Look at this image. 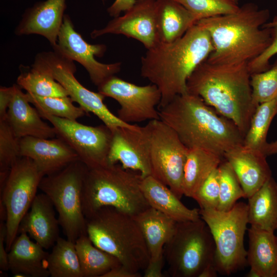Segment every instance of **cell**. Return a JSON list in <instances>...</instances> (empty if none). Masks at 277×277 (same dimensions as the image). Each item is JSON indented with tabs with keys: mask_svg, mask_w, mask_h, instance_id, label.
<instances>
[{
	"mask_svg": "<svg viewBox=\"0 0 277 277\" xmlns=\"http://www.w3.org/2000/svg\"><path fill=\"white\" fill-rule=\"evenodd\" d=\"M248 200L250 226L274 232L277 229V183L275 180L270 177Z\"/></svg>",
	"mask_w": 277,
	"mask_h": 277,
	"instance_id": "cell-28",
	"label": "cell"
},
{
	"mask_svg": "<svg viewBox=\"0 0 277 277\" xmlns=\"http://www.w3.org/2000/svg\"><path fill=\"white\" fill-rule=\"evenodd\" d=\"M103 2H105L106 0H102Z\"/></svg>",
	"mask_w": 277,
	"mask_h": 277,
	"instance_id": "cell-49",
	"label": "cell"
},
{
	"mask_svg": "<svg viewBox=\"0 0 277 277\" xmlns=\"http://www.w3.org/2000/svg\"><path fill=\"white\" fill-rule=\"evenodd\" d=\"M199 212L214 240L218 273L229 275L243 269L248 264L244 244L248 224L247 204L237 202L227 211L200 209Z\"/></svg>",
	"mask_w": 277,
	"mask_h": 277,
	"instance_id": "cell-9",
	"label": "cell"
},
{
	"mask_svg": "<svg viewBox=\"0 0 277 277\" xmlns=\"http://www.w3.org/2000/svg\"><path fill=\"white\" fill-rule=\"evenodd\" d=\"M54 208L45 193L36 194L19 224L18 234L26 233L45 249L52 247L60 237V224Z\"/></svg>",
	"mask_w": 277,
	"mask_h": 277,
	"instance_id": "cell-21",
	"label": "cell"
},
{
	"mask_svg": "<svg viewBox=\"0 0 277 277\" xmlns=\"http://www.w3.org/2000/svg\"><path fill=\"white\" fill-rule=\"evenodd\" d=\"M159 111L160 119L189 149L201 148L224 157L227 152L243 145L244 136L234 123L196 95H177Z\"/></svg>",
	"mask_w": 277,
	"mask_h": 277,
	"instance_id": "cell-3",
	"label": "cell"
},
{
	"mask_svg": "<svg viewBox=\"0 0 277 277\" xmlns=\"http://www.w3.org/2000/svg\"><path fill=\"white\" fill-rule=\"evenodd\" d=\"M215 255L212 234L201 217L177 222L164 248L168 271L172 277H199L207 267L215 265Z\"/></svg>",
	"mask_w": 277,
	"mask_h": 277,
	"instance_id": "cell-7",
	"label": "cell"
},
{
	"mask_svg": "<svg viewBox=\"0 0 277 277\" xmlns=\"http://www.w3.org/2000/svg\"><path fill=\"white\" fill-rule=\"evenodd\" d=\"M247 263L249 277H277V236L250 226L248 229Z\"/></svg>",
	"mask_w": 277,
	"mask_h": 277,
	"instance_id": "cell-24",
	"label": "cell"
},
{
	"mask_svg": "<svg viewBox=\"0 0 277 277\" xmlns=\"http://www.w3.org/2000/svg\"><path fill=\"white\" fill-rule=\"evenodd\" d=\"M187 91L233 122L245 136L256 108L248 63L215 65L206 60L188 78Z\"/></svg>",
	"mask_w": 277,
	"mask_h": 277,
	"instance_id": "cell-4",
	"label": "cell"
},
{
	"mask_svg": "<svg viewBox=\"0 0 277 277\" xmlns=\"http://www.w3.org/2000/svg\"><path fill=\"white\" fill-rule=\"evenodd\" d=\"M6 227L5 222H0V269L6 271L9 270L8 253L6 246Z\"/></svg>",
	"mask_w": 277,
	"mask_h": 277,
	"instance_id": "cell-41",
	"label": "cell"
},
{
	"mask_svg": "<svg viewBox=\"0 0 277 277\" xmlns=\"http://www.w3.org/2000/svg\"><path fill=\"white\" fill-rule=\"evenodd\" d=\"M224 157L235 173L246 198L253 195L272 177L266 156L260 150L242 145L225 153Z\"/></svg>",
	"mask_w": 277,
	"mask_h": 277,
	"instance_id": "cell-20",
	"label": "cell"
},
{
	"mask_svg": "<svg viewBox=\"0 0 277 277\" xmlns=\"http://www.w3.org/2000/svg\"><path fill=\"white\" fill-rule=\"evenodd\" d=\"M29 102L33 105L39 113L76 121L87 113L80 106L73 104L69 96L62 97H42L27 93Z\"/></svg>",
	"mask_w": 277,
	"mask_h": 277,
	"instance_id": "cell-34",
	"label": "cell"
},
{
	"mask_svg": "<svg viewBox=\"0 0 277 277\" xmlns=\"http://www.w3.org/2000/svg\"><path fill=\"white\" fill-rule=\"evenodd\" d=\"M269 16V10L248 3L235 12L198 21L196 24L208 32L213 47L206 61L232 65L256 58L272 42L270 29L264 26Z\"/></svg>",
	"mask_w": 277,
	"mask_h": 277,
	"instance_id": "cell-2",
	"label": "cell"
},
{
	"mask_svg": "<svg viewBox=\"0 0 277 277\" xmlns=\"http://www.w3.org/2000/svg\"><path fill=\"white\" fill-rule=\"evenodd\" d=\"M142 179L139 172L117 163L88 168L82 192L86 219L105 206L132 216L149 208L141 187Z\"/></svg>",
	"mask_w": 277,
	"mask_h": 277,
	"instance_id": "cell-5",
	"label": "cell"
},
{
	"mask_svg": "<svg viewBox=\"0 0 277 277\" xmlns=\"http://www.w3.org/2000/svg\"><path fill=\"white\" fill-rule=\"evenodd\" d=\"M217 270L215 265H211L204 269L199 277H216L217 276Z\"/></svg>",
	"mask_w": 277,
	"mask_h": 277,
	"instance_id": "cell-47",
	"label": "cell"
},
{
	"mask_svg": "<svg viewBox=\"0 0 277 277\" xmlns=\"http://www.w3.org/2000/svg\"><path fill=\"white\" fill-rule=\"evenodd\" d=\"M86 230L96 246L114 256L129 270L140 272L146 268L149 254L133 216L103 207L86 219Z\"/></svg>",
	"mask_w": 277,
	"mask_h": 277,
	"instance_id": "cell-6",
	"label": "cell"
},
{
	"mask_svg": "<svg viewBox=\"0 0 277 277\" xmlns=\"http://www.w3.org/2000/svg\"><path fill=\"white\" fill-rule=\"evenodd\" d=\"M220 198L217 210L231 209L241 198H246L244 190L232 167L225 159L218 167Z\"/></svg>",
	"mask_w": 277,
	"mask_h": 277,
	"instance_id": "cell-35",
	"label": "cell"
},
{
	"mask_svg": "<svg viewBox=\"0 0 277 277\" xmlns=\"http://www.w3.org/2000/svg\"><path fill=\"white\" fill-rule=\"evenodd\" d=\"M19 140L6 118L0 120V173L8 174L21 157Z\"/></svg>",
	"mask_w": 277,
	"mask_h": 277,
	"instance_id": "cell-37",
	"label": "cell"
},
{
	"mask_svg": "<svg viewBox=\"0 0 277 277\" xmlns=\"http://www.w3.org/2000/svg\"><path fill=\"white\" fill-rule=\"evenodd\" d=\"M156 19L162 43L180 38L198 21L194 14L175 0H156Z\"/></svg>",
	"mask_w": 277,
	"mask_h": 277,
	"instance_id": "cell-27",
	"label": "cell"
},
{
	"mask_svg": "<svg viewBox=\"0 0 277 277\" xmlns=\"http://www.w3.org/2000/svg\"><path fill=\"white\" fill-rule=\"evenodd\" d=\"M14 93L6 119L18 138L30 136L44 138L56 136L54 127L44 122L36 108L30 105L27 93L14 84Z\"/></svg>",
	"mask_w": 277,
	"mask_h": 277,
	"instance_id": "cell-22",
	"label": "cell"
},
{
	"mask_svg": "<svg viewBox=\"0 0 277 277\" xmlns=\"http://www.w3.org/2000/svg\"><path fill=\"white\" fill-rule=\"evenodd\" d=\"M83 277H102L112 268L121 265L112 254L96 246L87 234L75 242Z\"/></svg>",
	"mask_w": 277,
	"mask_h": 277,
	"instance_id": "cell-30",
	"label": "cell"
},
{
	"mask_svg": "<svg viewBox=\"0 0 277 277\" xmlns=\"http://www.w3.org/2000/svg\"><path fill=\"white\" fill-rule=\"evenodd\" d=\"M43 174L33 161L21 157L11 168L2 189L0 203L6 212V246L8 252L18 234L19 224L36 195Z\"/></svg>",
	"mask_w": 277,
	"mask_h": 277,
	"instance_id": "cell-10",
	"label": "cell"
},
{
	"mask_svg": "<svg viewBox=\"0 0 277 277\" xmlns=\"http://www.w3.org/2000/svg\"><path fill=\"white\" fill-rule=\"evenodd\" d=\"M88 168L80 160L44 176L39 189L50 199L58 214L66 239L74 243L87 234L86 219L82 207V192Z\"/></svg>",
	"mask_w": 277,
	"mask_h": 277,
	"instance_id": "cell-8",
	"label": "cell"
},
{
	"mask_svg": "<svg viewBox=\"0 0 277 277\" xmlns=\"http://www.w3.org/2000/svg\"><path fill=\"white\" fill-rule=\"evenodd\" d=\"M224 159L223 156L205 149L189 148L184 168V195L193 198L206 179L218 168Z\"/></svg>",
	"mask_w": 277,
	"mask_h": 277,
	"instance_id": "cell-29",
	"label": "cell"
},
{
	"mask_svg": "<svg viewBox=\"0 0 277 277\" xmlns=\"http://www.w3.org/2000/svg\"><path fill=\"white\" fill-rule=\"evenodd\" d=\"M118 163L124 169L139 172L143 179L151 175L148 123L144 126L119 127L112 132L108 164Z\"/></svg>",
	"mask_w": 277,
	"mask_h": 277,
	"instance_id": "cell-16",
	"label": "cell"
},
{
	"mask_svg": "<svg viewBox=\"0 0 277 277\" xmlns=\"http://www.w3.org/2000/svg\"><path fill=\"white\" fill-rule=\"evenodd\" d=\"M164 260L157 261L154 262H148L144 270V277H163V267Z\"/></svg>",
	"mask_w": 277,
	"mask_h": 277,
	"instance_id": "cell-45",
	"label": "cell"
},
{
	"mask_svg": "<svg viewBox=\"0 0 277 277\" xmlns=\"http://www.w3.org/2000/svg\"><path fill=\"white\" fill-rule=\"evenodd\" d=\"M253 103H261L277 97V60L267 70L251 74Z\"/></svg>",
	"mask_w": 277,
	"mask_h": 277,
	"instance_id": "cell-36",
	"label": "cell"
},
{
	"mask_svg": "<svg viewBox=\"0 0 277 277\" xmlns=\"http://www.w3.org/2000/svg\"><path fill=\"white\" fill-rule=\"evenodd\" d=\"M20 155L31 159L44 176L54 173L73 162L77 154L63 140L25 136L20 138Z\"/></svg>",
	"mask_w": 277,
	"mask_h": 277,
	"instance_id": "cell-18",
	"label": "cell"
},
{
	"mask_svg": "<svg viewBox=\"0 0 277 277\" xmlns=\"http://www.w3.org/2000/svg\"><path fill=\"white\" fill-rule=\"evenodd\" d=\"M141 187L150 206L176 222L200 218V209H190L166 185L151 175L142 179Z\"/></svg>",
	"mask_w": 277,
	"mask_h": 277,
	"instance_id": "cell-25",
	"label": "cell"
},
{
	"mask_svg": "<svg viewBox=\"0 0 277 277\" xmlns=\"http://www.w3.org/2000/svg\"><path fill=\"white\" fill-rule=\"evenodd\" d=\"M141 276L140 272H133L121 264L112 268L102 277H140Z\"/></svg>",
	"mask_w": 277,
	"mask_h": 277,
	"instance_id": "cell-44",
	"label": "cell"
},
{
	"mask_svg": "<svg viewBox=\"0 0 277 277\" xmlns=\"http://www.w3.org/2000/svg\"><path fill=\"white\" fill-rule=\"evenodd\" d=\"M231 1L237 4H238L239 1V0H231Z\"/></svg>",
	"mask_w": 277,
	"mask_h": 277,
	"instance_id": "cell-48",
	"label": "cell"
},
{
	"mask_svg": "<svg viewBox=\"0 0 277 277\" xmlns=\"http://www.w3.org/2000/svg\"><path fill=\"white\" fill-rule=\"evenodd\" d=\"M220 182L218 168L206 179L193 198L200 209H217L219 204Z\"/></svg>",
	"mask_w": 277,
	"mask_h": 277,
	"instance_id": "cell-39",
	"label": "cell"
},
{
	"mask_svg": "<svg viewBox=\"0 0 277 277\" xmlns=\"http://www.w3.org/2000/svg\"><path fill=\"white\" fill-rule=\"evenodd\" d=\"M213 50L208 32L195 24L180 38L159 42L147 50L141 57V75L160 90L159 110L176 95L187 92L188 78Z\"/></svg>",
	"mask_w": 277,
	"mask_h": 277,
	"instance_id": "cell-1",
	"label": "cell"
},
{
	"mask_svg": "<svg viewBox=\"0 0 277 277\" xmlns=\"http://www.w3.org/2000/svg\"><path fill=\"white\" fill-rule=\"evenodd\" d=\"M54 51L62 56L81 64L97 87L110 77L119 72L122 63L103 64L94 56L104 55L107 47L104 44H90L75 29L69 16L65 14Z\"/></svg>",
	"mask_w": 277,
	"mask_h": 277,
	"instance_id": "cell-15",
	"label": "cell"
},
{
	"mask_svg": "<svg viewBox=\"0 0 277 277\" xmlns=\"http://www.w3.org/2000/svg\"><path fill=\"white\" fill-rule=\"evenodd\" d=\"M17 84L26 92L42 97L69 96L65 88L49 72L32 66L17 77Z\"/></svg>",
	"mask_w": 277,
	"mask_h": 277,
	"instance_id": "cell-33",
	"label": "cell"
},
{
	"mask_svg": "<svg viewBox=\"0 0 277 277\" xmlns=\"http://www.w3.org/2000/svg\"><path fill=\"white\" fill-rule=\"evenodd\" d=\"M14 93V86L0 88V120L5 119Z\"/></svg>",
	"mask_w": 277,
	"mask_h": 277,
	"instance_id": "cell-42",
	"label": "cell"
},
{
	"mask_svg": "<svg viewBox=\"0 0 277 277\" xmlns=\"http://www.w3.org/2000/svg\"><path fill=\"white\" fill-rule=\"evenodd\" d=\"M276 115L277 97L260 104L252 116L248 130L244 137L243 146L262 151L267 143L269 128Z\"/></svg>",
	"mask_w": 277,
	"mask_h": 277,
	"instance_id": "cell-32",
	"label": "cell"
},
{
	"mask_svg": "<svg viewBox=\"0 0 277 277\" xmlns=\"http://www.w3.org/2000/svg\"><path fill=\"white\" fill-rule=\"evenodd\" d=\"M25 232L18 234L8 251L9 270L15 276L48 277L49 253Z\"/></svg>",
	"mask_w": 277,
	"mask_h": 277,
	"instance_id": "cell-23",
	"label": "cell"
},
{
	"mask_svg": "<svg viewBox=\"0 0 277 277\" xmlns=\"http://www.w3.org/2000/svg\"><path fill=\"white\" fill-rule=\"evenodd\" d=\"M39 114L52 124L56 136L66 142L89 169L108 165L112 132L106 125L87 126L77 121Z\"/></svg>",
	"mask_w": 277,
	"mask_h": 277,
	"instance_id": "cell-13",
	"label": "cell"
},
{
	"mask_svg": "<svg viewBox=\"0 0 277 277\" xmlns=\"http://www.w3.org/2000/svg\"><path fill=\"white\" fill-rule=\"evenodd\" d=\"M52 277H83L75 243L59 237L47 259Z\"/></svg>",
	"mask_w": 277,
	"mask_h": 277,
	"instance_id": "cell-31",
	"label": "cell"
},
{
	"mask_svg": "<svg viewBox=\"0 0 277 277\" xmlns=\"http://www.w3.org/2000/svg\"><path fill=\"white\" fill-rule=\"evenodd\" d=\"M264 26L270 29L272 42L265 51L248 64L251 74L268 70L271 66L269 60L277 54V16L274 17L271 22H267Z\"/></svg>",
	"mask_w": 277,
	"mask_h": 277,
	"instance_id": "cell-40",
	"label": "cell"
},
{
	"mask_svg": "<svg viewBox=\"0 0 277 277\" xmlns=\"http://www.w3.org/2000/svg\"><path fill=\"white\" fill-rule=\"evenodd\" d=\"M121 34L135 39L147 50L159 42L156 19V0H136L122 16L114 17L104 28L93 30V38L106 34Z\"/></svg>",
	"mask_w": 277,
	"mask_h": 277,
	"instance_id": "cell-17",
	"label": "cell"
},
{
	"mask_svg": "<svg viewBox=\"0 0 277 277\" xmlns=\"http://www.w3.org/2000/svg\"><path fill=\"white\" fill-rule=\"evenodd\" d=\"M32 66L51 74L68 92L73 102L77 103L87 113L92 112L113 132L119 127H134L112 113L104 103L105 96L82 85L75 78L76 66L73 61L54 51L42 52L35 56Z\"/></svg>",
	"mask_w": 277,
	"mask_h": 277,
	"instance_id": "cell-11",
	"label": "cell"
},
{
	"mask_svg": "<svg viewBox=\"0 0 277 277\" xmlns=\"http://www.w3.org/2000/svg\"><path fill=\"white\" fill-rule=\"evenodd\" d=\"M136 0H115L113 3L107 9L110 16L115 17L120 16L123 11L130 9Z\"/></svg>",
	"mask_w": 277,
	"mask_h": 277,
	"instance_id": "cell-43",
	"label": "cell"
},
{
	"mask_svg": "<svg viewBox=\"0 0 277 277\" xmlns=\"http://www.w3.org/2000/svg\"><path fill=\"white\" fill-rule=\"evenodd\" d=\"M262 152L266 157L277 154V139L271 143H267Z\"/></svg>",
	"mask_w": 277,
	"mask_h": 277,
	"instance_id": "cell-46",
	"label": "cell"
},
{
	"mask_svg": "<svg viewBox=\"0 0 277 277\" xmlns=\"http://www.w3.org/2000/svg\"><path fill=\"white\" fill-rule=\"evenodd\" d=\"M151 175L168 186L180 199L188 148L175 131L161 119L149 121Z\"/></svg>",
	"mask_w": 277,
	"mask_h": 277,
	"instance_id": "cell-12",
	"label": "cell"
},
{
	"mask_svg": "<svg viewBox=\"0 0 277 277\" xmlns=\"http://www.w3.org/2000/svg\"><path fill=\"white\" fill-rule=\"evenodd\" d=\"M194 14L198 21L230 14L240 7L231 0H175Z\"/></svg>",
	"mask_w": 277,
	"mask_h": 277,
	"instance_id": "cell-38",
	"label": "cell"
},
{
	"mask_svg": "<svg viewBox=\"0 0 277 277\" xmlns=\"http://www.w3.org/2000/svg\"><path fill=\"white\" fill-rule=\"evenodd\" d=\"M66 0H46L26 10L15 30L17 35L38 34L54 48L63 24Z\"/></svg>",
	"mask_w": 277,
	"mask_h": 277,
	"instance_id": "cell-19",
	"label": "cell"
},
{
	"mask_svg": "<svg viewBox=\"0 0 277 277\" xmlns=\"http://www.w3.org/2000/svg\"><path fill=\"white\" fill-rule=\"evenodd\" d=\"M97 88L105 97L118 103L117 117L126 123L160 119L155 107L160 103L161 93L153 84L138 86L113 75Z\"/></svg>",
	"mask_w": 277,
	"mask_h": 277,
	"instance_id": "cell-14",
	"label": "cell"
},
{
	"mask_svg": "<svg viewBox=\"0 0 277 277\" xmlns=\"http://www.w3.org/2000/svg\"><path fill=\"white\" fill-rule=\"evenodd\" d=\"M133 217L144 238L149 262L164 260V246L173 235L177 222L151 207Z\"/></svg>",
	"mask_w": 277,
	"mask_h": 277,
	"instance_id": "cell-26",
	"label": "cell"
}]
</instances>
